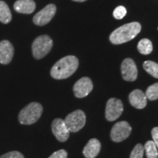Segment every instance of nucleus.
Returning a JSON list of instances; mask_svg holds the SVG:
<instances>
[{"instance_id": "f257e3e1", "label": "nucleus", "mask_w": 158, "mask_h": 158, "mask_svg": "<svg viewBox=\"0 0 158 158\" xmlns=\"http://www.w3.org/2000/svg\"><path fill=\"white\" fill-rule=\"evenodd\" d=\"M78 68V58L75 56H67L59 60L53 66L51 75L55 79H65L72 76Z\"/></svg>"}, {"instance_id": "f03ea898", "label": "nucleus", "mask_w": 158, "mask_h": 158, "mask_svg": "<svg viewBox=\"0 0 158 158\" xmlns=\"http://www.w3.org/2000/svg\"><path fill=\"white\" fill-rule=\"evenodd\" d=\"M141 30V26L138 22L128 23L115 29L110 35V41L116 45L127 43L135 38Z\"/></svg>"}, {"instance_id": "7ed1b4c3", "label": "nucleus", "mask_w": 158, "mask_h": 158, "mask_svg": "<svg viewBox=\"0 0 158 158\" xmlns=\"http://www.w3.org/2000/svg\"><path fill=\"white\" fill-rule=\"evenodd\" d=\"M43 114V106L38 102H31L23 108L19 115L20 123L22 124H32L40 118Z\"/></svg>"}, {"instance_id": "20e7f679", "label": "nucleus", "mask_w": 158, "mask_h": 158, "mask_svg": "<svg viewBox=\"0 0 158 158\" xmlns=\"http://www.w3.org/2000/svg\"><path fill=\"white\" fill-rule=\"evenodd\" d=\"M53 47V40L48 35H41L35 40L31 45L33 56L40 59L50 52Z\"/></svg>"}, {"instance_id": "39448f33", "label": "nucleus", "mask_w": 158, "mask_h": 158, "mask_svg": "<svg viewBox=\"0 0 158 158\" xmlns=\"http://www.w3.org/2000/svg\"><path fill=\"white\" fill-rule=\"evenodd\" d=\"M64 122L71 133H76L84 127L86 115L81 110H76L66 116Z\"/></svg>"}, {"instance_id": "423d86ee", "label": "nucleus", "mask_w": 158, "mask_h": 158, "mask_svg": "<svg viewBox=\"0 0 158 158\" xmlns=\"http://www.w3.org/2000/svg\"><path fill=\"white\" fill-rule=\"evenodd\" d=\"M132 127L127 122H118L114 125L110 131V138L114 142H121L129 137Z\"/></svg>"}, {"instance_id": "0eeeda50", "label": "nucleus", "mask_w": 158, "mask_h": 158, "mask_svg": "<svg viewBox=\"0 0 158 158\" xmlns=\"http://www.w3.org/2000/svg\"><path fill=\"white\" fill-rule=\"evenodd\" d=\"M123 103L116 98H110L108 100L106 108V118L110 122L115 121L121 116L123 112Z\"/></svg>"}, {"instance_id": "6e6552de", "label": "nucleus", "mask_w": 158, "mask_h": 158, "mask_svg": "<svg viewBox=\"0 0 158 158\" xmlns=\"http://www.w3.org/2000/svg\"><path fill=\"white\" fill-rule=\"evenodd\" d=\"M56 7L53 4L46 5L33 18V21L37 26H44L48 23L56 14Z\"/></svg>"}, {"instance_id": "1a4fd4ad", "label": "nucleus", "mask_w": 158, "mask_h": 158, "mask_svg": "<svg viewBox=\"0 0 158 158\" xmlns=\"http://www.w3.org/2000/svg\"><path fill=\"white\" fill-rule=\"evenodd\" d=\"M122 78L127 81H134L137 79L138 69L134 61L127 58L122 62L121 65Z\"/></svg>"}, {"instance_id": "9d476101", "label": "nucleus", "mask_w": 158, "mask_h": 158, "mask_svg": "<svg viewBox=\"0 0 158 158\" xmlns=\"http://www.w3.org/2000/svg\"><path fill=\"white\" fill-rule=\"evenodd\" d=\"M52 132L56 138V139L60 142H64L68 139L70 132L69 131L64 120L62 118H56L52 122L51 125Z\"/></svg>"}, {"instance_id": "9b49d317", "label": "nucleus", "mask_w": 158, "mask_h": 158, "mask_svg": "<svg viewBox=\"0 0 158 158\" xmlns=\"http://www.w3.org/2000/svg\"><path fill=\"white\" fill-rule=\"evenodd\" d=\"M93 89V84L89 78L84 77L78 80L73 86L75 96L78 98H83L88 95Z\"/></svg>"}, {"instance_id": "f8f14e48", "label": "nucleus", "mask_w": 158, "mask_h": 158, "mask_svg": "<svg viewBox=\"0 0 158 158\" xmlns=\"http://www.w3.org/2000/svg\"><path fill=\"white\" fill-rule=\"evenodd\" d=\"M14 55V48L8 40L0 42V63L7 64L11 62Z\"/></svg>"}, {"instance_id": "ddd939ff", "label": "nucleus", "mask_w": 158, "mask_h": 158, "mask_svg": "<svg viewBox=\"0 0 158 158\" xmlns=\"http://www.w3.org/2000/svg\"><path fill=\"white\" fill-rule=\"evenodd\" d=\"M129 100L130 104L134 108L138 109H142L145 108L147 103V98L145 93L141 90L135 89L133 90L129 95Z\"/></svg>"}, {"instance_id": "4468645a", "label": "nucleus", "mask_w": 158, "mask_h": 158, "mask_svg": "<svg viewBox=\"0 0 158 158\" xmlns=\"http://www.w3.org/2000/svg\"><path fill=\"white\" fill-rule=\"evenodd\" d=\"M101 149L100 142L96 138H92L89 141L83 150V154L86 158H95L98 155Z\"/></svg>"}, {"instance_id": "2eb2a0df", "label": "nucleus", "mask_w": 158, "mask_h": 158, "mask_svg": "<svg viewBox=\"0 0 158 158\" xmlns=\"http://www.w3.org/2000/svg\"><path fill=\"white\" fill-rule=\"evenodd\" d=\"M13 8L18 13L30 14L35 11L36 5L33 0H18L14 3Z\"/></svg>"}, {"instance_id": "dca6fc26", "label": "nucleus", "mask_w": 158, "mask_h": 158, "mask_svg": "<svg viewBox=\"0 0 158 158\" xmlns=\"http://www.w3.org/2000/svg\"><path fill=\"white\" fill-rule=\"evenodd\" d=\"M12 20V14L8 5L5 2L0 1V22L9 23Z\"/></svg>"}, {"instance_id": "f3484780", "label": "nucleus", "mask_w": 158, "mask_h": 158, "mask_svg": "<svg viewBox=\"0 0 158 158\" xmlns=\"http://www.w3.org/2000/svg\"><path fill=\"white\" fill-rule=\"evenodd\" d=\"M138 50L141 54L143 55L151 54L153 50L152 43L149 39H142L138 44Z\"/></svg>"}, {"instance_id": "a211bd4d", "label": "nucleus", "mask_w": 158, "mask_h": 158, "mask_svg": "<svg viewBox=\"0 0 158 158\" xmlns=\"http://www.w3.org/2000/svg\"><path fill=\"white\" fill-rule=\"evenodd\" d=\"M144 151L147 158H157L158 152L157 148L153 141H148L144 145Z\"/></svg>"}, {"instance_id": "6ab92c4d", "label": "nucleus", "mask_w": 158, "mask_h": 158, "mask_svg": "<svg viewBox=\"0 0 158 158\" xmlns=\"http://www.w3.org/2000/svg\"><path fill=\"white\" fill-rule=\"evenodd\" d=\"M143 67L148 73L158 78V64L152 61H146L144 62Z\"/></svg>"}, {"instance_id": "aec40b11", "label": "nucleus", "mask_w": 158, "mask_h": 158, "mask_svg": "<svg viewBox=\"0 0 158 158\" xmlns=\"http://www.w3.org/2000/svg\"><path fill=\"white\" fill-rule=\"evenodd\" d=\"M146 96L150 100H156L158 99V83L148 87L146 92Z\"/></svg>"}, {"instance_id": "412c9836", "label": "nucleus", "mask_w": 158, "mask_h": 158, "mask_svg": "<svg viewBox=\"0 0 158 158\" xmlns=\"http://www.w3.org/2000/svg\"><path fill=\"white\" fill-rule=\"evenodd\" d=\"M144 153V147L141 143H138L134 147L130 154V158H143Z\"/></svg>"}, {"instance_id": "4be33fe9", "label": "nucleus", "mask_w": 158, "mask_h": 158, "mask_svg": "<svg viewBox=\"0 0 158 158\" xmlns=\"http://www.w3.org/2000/svg\"><path fill=\"white\" fill-rule=\"evenodd\" d=\"M127 10L124 6H118L114 10L113 15L116 19H122L126 15Z\"/></svg>"}, {"instance_id": "5701e85b", "label": "nucleus", "mask_w": 158, "mask_h": 158, "mask_svg": "<svg viewBox=\"0 0 158 158\" xmlns=\"http://www.w3.org/2000/svg\"><path fill=\"white\" fill-rule=\"evenodd\" d=\"M0 158H24V157H23L22 154L19 152L13 151L2 155Z\"/></svg>"}, {"instance_id": "b1692460", "label": "nucleus", "mask_w": 158, "mask_h": 158, "mask_svg": "<svg viewBox=\"0 0 158 158\" xmlns=\"http://www.w3.org/2000/svg\"><path fill=\"white\" fill-rule=\"evenodd\" d=\"M68 157V152L64 149L59 150L55 152L48 158H67Z\"/></svg>"}, {"instance_id": "393cba45", "label": "nucleus", "mask_w": 158, "mask_h": 158, "mask_svg": "<svg viewBox=\"0 0 158 158\" xmlns=\"http://www.w3.org/2000/svg\"><path fill=\"white\" fill-rule=\"evenodd\" d=\"M152 136L153 138V142L158 149V127H154L152 130Z\"/></svg>"}, {"instance_id": "a878e982", "label": "nucleus", "mask_w": 158, "mask_h": 158, "mask_svg": "<svg viewBox=\"0 0 158 158\" xmlns=\"http://www.w3.org/2000/svg\"><path fill=\"white\" fill-rule=\"evenodd\" d=\"M73 1H75V2H84V1H86V0H73Z\"/></svg>"}]
</instances>
